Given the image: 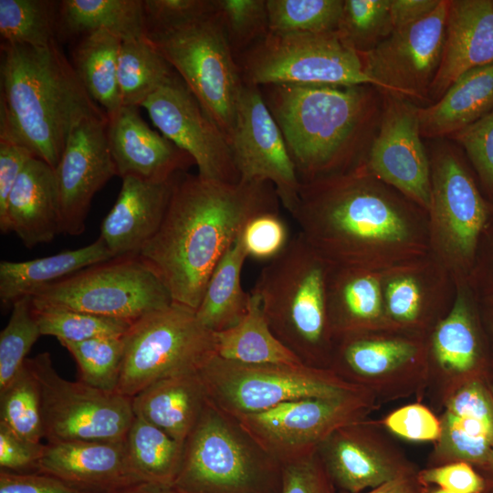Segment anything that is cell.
<instances>
[{
    "label": "cell",
    "mask_w": 493,
    "mask_h": 493,
    "mask_svg": "<svg viewBox=\"0 0 493 493\" xmlns=\"http://www.w3.org/2000/svg\"><path fill=\"white\" fill-rule=\"evenodd\" d=\"M160 132L187 152L208 181L236 184L229 142L179 77H172L142 105Z\"/></svg>",
    "instance_id": "cell-16"
},
{
    "label": "cell",
    "mask_w": 493,
    "mask_h": 493,
    "mask_svg": "<svg viewBox=\"0 0 493 493\" xmlns=\"http://www.w3.org/2000/svg\"><path fill=\"white\" fill-rule=\"evenodd\" d=\"M433 493H454V492H451V491L441 488V489H438L436 491H434Z\"/></svg>",
    "instance_id": "cell-61"
},
{
    "label": "cell",
    "mask_w": 493,
    "mask_h": 493,
    "mask_svg": "<svg viewBox=\"0 0 493 493\" xmlns=\"http://www.w3.org/2000/svg\"><path fill=\"white\" fill-rule=\"evenodd\" d=\"M41 336H53L61 343L99 337L123 336L132 322L60 308H33Z\"/></svg>",
    "instance_id": "cell-41"
},
{
    "label": "cell",
    "mask_w": 493,
    "mask_h": 493,
    "mask_svg": "<svg viewBox=\"0 0 493 493\" xmlns=\"http://www.w3.org/2000/svg\"><path fill=\"white\" fill-rule=\"evenodd\" d=\"M121 39L98 30L79 38L72 50V67L89 97L104 109L107 118L122 107L118 85Z\"/></svg>",
    "instance_id": "cell-33"
},
{
    "label": "cell",
    "mask_w": 493,
    "mask_h": 493,
    "mask_svg": "<svg viewBox=\"0 0 493 493\" xmlns=\"http://www.w3.org/2000/svg\"><path fill=\"white\" fill-rule=\"evenodd\" d=\"M147 37L230 143L245 83L215 12Z\"/></svg>",
    "instance_id": "cell-7"
},
{
    "label": "cell",
    "mask_w": 493,
    "mask_h": 493,
    "mask_svg": "<svg viewBox=\"0 0 493 493\" xmlns=\"http://www.w3.org/2000/svg\"><path fill=\"white\" fill-rule=\"evenodd\" d=\"M0 424L27 440L41 442L44 438L40 392L26 362L0 390Z\"/></svg>",
    "instance_id": "cell-40"
},
{
    "label": "cell",
    "mask_w": 493,
    "mask_h": 493,
    "mask_svg": "<svg viewBox=\"0 0 493 493\" xmlns=\"http://www.w3.org/2000/svg\"><path fill=\"white\" fill-rule=\"evenodd\" d=\"M0 81V141L27 148L53 168L79 122L107 118L58 43L44 47L2 43Z\"/></svg>",
    "instance_id": "cell-4"
},
{
    "label": "cell",
    "mask_w": 493,
    "mask_h": 493,
    "mask_svg": "<svg viewBox=\"0 0 493 493\" xmlns=\"http://www.w3.org/2000/svg\"><path fill=\"white\" fill-rule=\"evenodd\" d=\"M278 201L268 183H219L181 172L158 231L137 257L173 303L196 310L213 270L246 223L278 211Z\"/></svg>",
    "instance_id": "cell-2"
},
{
    "label": "cell",
    "mask_w": 493,
    "mask_h": 493,
    "mask_svg": "<svg viewBox=\"0 0 493 493\" xmlns=\"http://www.w3.org/2000/svg\"><path fill=\"white\" fill-rule=\"evenodd\" d=\"M449 0L425 18L393 32L374 48L358 53L378 89L413 102L431 104L429 89L441 64Z\"/></svg>",
    "instance_id": "cell-15"
},
{
    "label": "cell",
    "mask_w": 493,
    "mask_h": 493,
    "mask_svg": "<svg viewBox=\"0 0 493 493\" xmlns=\"http://www.w3.org/2000/svg\"><path fill=\"white\" fill-rule=\"evenodd\" d=\"M0 493H90L50 475L1 469Z\"/></svg>",
    "instance_id": "cell-56"
},
{
    "label": "cell",
    "mask_w": 493,
    "mask_h": 493,
    "mask_svg": "<svg viewBox=\"0 0 493 493\" xmlns=\"http://www.w3.org/2000/svg\"><path fill=\"white\" fill-rule=\"evenodd\" d=\"M208 401L233 415L258 413L302 398H332L364 390L330 369L305 364H248L212 357L199 371Z\"/></svg>",
    "instance_id": "cell-9"
},
{
    "label": "cell",
    "mask_w": 493,
    "mask_h": 493,
    "mask_svg": "<svg viewBox=\"0 0 493 493\" xmlns=\"http://www.w3.org/2000/svg\"><path fill=\"white\" fill-rule=\"evenodd\" d=\"M393 30L390 0H343L336 32L356 52L372 50Z\"/></svg>",
    "instance_id": "cell-44"
},
{
    "label": "cell",
    "mask_w": 493,
    "mask_h": 493,
    "mask_svg": "<svg viewBox=\"0 0 493 493\" xmlns=\"http://www.w3.org/2000/svg\"><path fill=\"white\" fill-rule=\"evenodd\" d=\"M360 423L335 430L317 448L330 480L341 492L361 493L407 475L377 450Z\"/></svg>",
    "instance_id": "cell-26"
},
{
    "label": "cell",
    "mask_w": 493,
    "mask_h": 493,
    "mask_svg": "<svg viewBox=\"0 0 493 493\" xmlns=\"http://www.w3.org/2000/svg\"><path fill=\"white\" fill-rule=\"evenodd\" d=\"M384 424L395 435L412 441H434L442 435L437 418L421 404L399 408L388 415Z\"/></svg>",
    "instance_id": "cell-51"
},
{
    "label": "cell",
    "mask_w": 493,
    "mask_h": 493,
    "mask_svg": "<svg viewBox=\"0 0 493 493\" xmlns=\"http://www.w3.org/2000/svg\"><path fill=\"white\" fill-rule=\"evenodd\" d=\"M261 88L301 183L362 161L378 129L383 92L372 85Z\"/></svg>",
    "instance_id": "cell-3"
},
{
    "label": "cell",
    "mask_w": 493,
    "mask_h": 493,
    "mask_svg": "<svg viewBox=\"0 0 493 493\" xmlns=\"http://www.w3.org/2000/svg\"><path fill=\"white\" fill-rule=\"evenodd\" d=\"M283 466L209 401L186 439L173 488L180 493H280Z\"/></svg>",
    "instance_id": "cell-6"
},
{
    "label": "cell",
    "mask_w": 493,
    "mask_h": 493,
    "mask_svg": "<svg viewBox=\"0 0 493 493\" xmlns=\"http://www.w3.org/2000/svg\"><path fill=\"white\" fill-rule=\"evenodd\" d=\"M108 138L118 176L153 182L170 181L194 160L173 142L151 129L136 107L122 106L108 118Z\"/></svg>",
    "instance_id": "cell-22"
},
{
    "label": "cell",
    "mask_w": 493,
    "mask_h": 493,
    "mask_svg": "<svg viewBox=\"0 0 493 493\" xmlns=\"http://www.w3.org/2000/svg\"><path fill=\"white\" fill-rule=\"evenodd\" d=\"M2 233L14 232L26 247L48 243L61 233L55 168L32 157L19 174L8 198Z\"/></svg>",
    "instance_id": "cell-25"
},
{
    "label": "cell",
    "mask_w": 493,
    "mask_h": 493,
    "mask_svg": "<svg viewBox=\"0 0 493 493\" xmlns=\"http://www.w3.org/2000/svg\"><path fill=\"white\" fill-rule=\"evenodd\" d=\"M455 280L454 302L435 325L432 349L443 369L465 373L472 371L478 362L479 341L468 288L464 279Z\"/></svg>",
    "instance_id": "cell-36"
},
{
    "label": "cell",
    "mask_w": 493,
    "mask_h": 493,
    "mask_svg": "<svg viewBox=\"0 0 493 493\" xmlns=\"http://www.w3.org/2000/svg\"><path fill=\"white\" fill-rule=\"evenodd\" d=\"M40 336L31 297L15 301L8 322L0 332V390L24 367L27 353Z\"/></svg>",
    "instance_id": "cell-45"
},
{
    "label": "cell",
    "mask_w": 493,
    "mask_h": 493,
    "mask_svg": "<svg viewBox=\"0 0 493 493\" xmlns=\"http://www.w3.org/2000/svg\"><path fill=\"white\" fill-rule=\"evenodd\" d=\"M108 118L90 117L71 131L55 168L61 233L79 236L95 194L117 173L108 138Z\"/></svg>",
    "instance_id": "cell-19"
},
{
    "label": "cell",
    "mask_w": 493,
    "mask_h": 493,
    "mask_svg": "<svg viewBox=\"0 0 493 493\" xmlns=\"http://www.w3.org/2000/svg\"><path fill=\"white\" fill-rule=\"evenodd\" d=\"M449 138L465 150L483 185L493 192V110Z\"/></svg>",
    "instance_id": "cell-48"
},
{
    "label": "cell",
    "mask_w": 493,
    "mask_h": 493,
    "mask_svg": "<svg viewBox=\"0 0 493 493\" xmlns=\"http://www.w3.org/2000/svg\"><path fill=\"white\" fill-rule=\"evenodd\" d=\"M215 7L236 57L269 32L267 0H215Z\"/></svg>",
    "instance_id": "cell-46"
},
{
    "label": "cell",
    "mask_w": 493,
    "mask_h": 493,
    "mask_svg": "<svg viewBox=\"0 0 493 493\" xmlns=\"http://www.w3.org/2000/svg\"><path fill=\"white\" fill-rule=\"evenodd\" d=\"M240 236L247 257L267 261L280 254L290 240L288 226L278 211L252 217Z\"/></svg>",
    "instance_id": "cell-47"
},
{
    "label": "cell",
    "mask_w": 493,
    "mask_h": 493,
    "mask_svg": "<svg viewBox=\"0 0 493 493\" xmlns=\"http://www.w3.org/2000/svg\"><path fill=\"white\" fill-rule=\"evenodd\" d=\"M421 351V345L410 339L351 333L335 339L329 369L343 380L375 377L414 362Z\"/></svg>",
    "instance_id": "cell-31"
},
{
    "label": "cell",
    "mask_w": 493,
    "mask_h": 493,
    "mask_svg": "<svg viewBox=\"0 0 493 493\" xmlns=\"http://www.w3.org/2000/svg\"><path fill=\"white\" fill-rule=\"evenodd\" d=\"M37 472L90 493H120L144 483L131 467L124 441L47 443Z\"/></svg>",
    "instance_id": "cell-20"
},
{
    "label": "cell",
    "mask_w": 493,
    "mask_h": 493,
    "mask_svg": "<svg viewBox=\"0 0 493 493\" xmlns=\"http://www.w3.org/2000/svg\"><path fill=\"white\" fill-rule=\"evenodd\" d=\"M61 345L77 363L79 381L102 391L117 392L124 354L123 336L99 337Z\"/></svg>",
    "instance_id": "cell-43"
},
{
    "label": "cell",
    "mask_w": 493,
    "mask_h": 493,
    "mask_svg": "<svg viewBox=\"0 0 493 493\" xmlns=\"http://www.w3.org/2000/svg\"><path fill=\"white\" fill-rule=\"evenodd\" d=\"M385 314L394 328L423 324L428 315L449 310L456 295V280L431 253L382 270Z\"/></svg>",
    "instance_id": "cell-21"
},
{
    "label": "cell",
    "mask_w": 493,
    "mask_h": 493,
    "mask_svg": "<svg viewBox=\"0 0 493 493\" xmlns=\"http://www.w3.org/2000/svg\"><path fill=\"white\" fill-rule=\"evenodd\" d=\"M291 215L299 234L332 266L384 270L430 253L427 212L362 161L301 183Z\"/></svg>",
    "instance_id": "cell-1"
},
{
    "label": "cell",
    "mask_w": 493,
    "mask_h": 493,
    "mask_svg": "<svg viewBox=\"0 0 493 493\" xmlns=\"http://www.w3.org/2000/svg\"><path fill=\"white\" fill-rule=\"evenodd\" d=\"M230 146L239 182L272 184L279 202L291 214L301 182L259 87L244 84Z\"/></svg>",
    "instance_id": "cell-17"
},
{
    "label": "cell",
    "mask_w": 493,
    "mask_h": 493,
    "mask_svg": "<svg viewBox=\"0 0 493 493\" xmlns=\"http://www.w3.org/2000/svg\"><path fill=\"white\" fill-rule=\"evenodd\" d=\"M442 445L454 457L491 469L493 440L475 436L446 424L442 425Z\"/></svg>",
    "instance_id": "cell-53"
},
{
    "label": "cell",
    "mask_w": 493,
    "mask_h": 493,
    "mask_svg": "<svg viewBox=\"0 0 493 493\" xmlns=\"http://www.w3.org/2000/svg\"><path fill=\"white\" fill-rule=\"evenodd\" d=\"M121 180L118 198L103 219L100 235L114 258L138 256L156 234L167 211L174 178L153 182L126 176Z\"/></svg>",
    "instance_id": "cell-23"
},
{
    "label": "cell",
    "mask_w": 493,
    "mask_h": 493,
    "mask_svg": "<svg viewBox=\"0 0 493 493\" xmlns=\"http://www.w3.org/2000/svg\"><path fill=\"white\" fill-rule=\"evenodd\" d=\"M123 340L117 392L130 398L158 381L197 372L216 355L215 332L175 303L134 321Z\"/></svg>",
    "instance_id": "cell-8"
},
{
    "label": "cell",
    "mask_w": 493,
    "mask_h": 493,
    "mask_svg": "<svg viewBox=\"0 0 493 493\" xmlns=\"http://www.w3.org/2000/svg\"><path fill=\"white\" fill-rule=\"evenodd\" d=\"M33 308H60L134 322L173 303L157 276L137 257H116L47 285Z\"/></svg>",
    "instance_id": "cell-11"
},
{
    "label": "cell",
    "mask_w": 493,
    "mask_h": 493,
    "mask_svg": "<svg viewBox=\"0 0 493 493\" xmlns=\"http://www.w3.org/2000/svg\"><path fill=\"white\" fill-rule=\"evenodd\" d=\"M418 108L409 100L383 93L378 129L362 162L378 179L427 212L431 165L422 141Z\"/></svg>",
    "instance_id": "cell-18"
},
{
    "label": "cell",
    "mask_w": 493,
    "mask_h": 493,
    "mask_svg": "<svg viewBox=\"0 0 493 493\" xmlns=\"http://www.w3.org/2000/svg\"><path fill=\"white\" fill-rule=\"evenodd\" d=\"M245 84L377 86L364 72L358 52L336 31L268 32L236 59Z\"/></svg>",
    "instance_id": "cell-10"
},
{
    "label": "cell",
    "mask_w": 493,
    "mask_h": 493,
    "mask_svg": "<svg viewBox=\"0 0 493 493\" xmlns=\"http://www.w3.org/2000/svg\"><path fill=\"white\" fill-rule=\"evenodd\" d=\"M106 30L121 41L147 37L142 0L59 1L58 41Z\"/></svg>",
    "instance_id": "cell-32"
},
{
    "label": "cell",
    "mask_w": 493,
    "mask_h": 493,
    "mask_svg": "<svg viewBox=\"0 0 493 493\" xmlns=\"http://www.w3.org/2000/svg\"><path fill=\"white\" fill-rule=\"evenodd\" d=\"M114 258L99 236L93 243L74 250L26 261L0 262V300L12 306L40 288L90 266Z\"/></svg>",
    "instance_id": "cell-30"
},
{
    "label": "cell",
    "mask_w": 493,
    "mask_h": 493,
    "mask_svg": "<svg viewBox=\"0 0 493 493\" xmlns=\"http://www.w3.org/2000/svg\"><path fill=\"white\" fill-rule=\"evenodd\" d=\"M365 493H416V491L414 483L407 474L386 482Z\"/></svg>",
    "instance_id": "cell-59"
},
{
    "label": "cell",
    "mask_w": 493,
    "mask_h": 493,
    "mask_svg": "<svg viewBox=\"0 0 493 493\" xmlns=\"http://www.w3.org/2000/svg\"><path fill=\"white\" fill-rule=\"evenodd\" d=\"M248 310L235 326L215 332L216 355L248 364H304L272 332L260 300L250 292Z\"/></svg>",
    "instance_id": "cell-35"
},
{
    "label": "cell",
    "mask_w": 493,
    "mask_h": 493,
    "mask_svg": "<svg viewBox=\"0 0 493 493\" xmlns=\"http://www.w3.org/2000/svg\"><path fill=\"white\" fill-rule=\"evenodd\" d=\"M172 68L147 37L122 41L118 60L122 106H142L172 77Z\"/></svg>",
    "instance_id": "cell-38"
},
{
    "label": "cell",
    "mask_w": 493,
    "mask_h": 493,
    "mask_svg": "<svg viewBox=\"0 0 493 493\" xmlns=\"http://www.w3.org/2000/svg\"><path fill=\"white\" fill-rule=\"evenodd\" d=\"M280 493H336L317 451L283 465Z\"/></svg>",
    "instance_id": "cell-50"
},
{
    "label": "cell",
    "mask_w": 493,
    "mask_h": 493,
    "mask_svg": "<svg viewBox=\"0 0 493 493\" xmlns=\"http://www.w3.org/2000/svg\"><path fill=\"white\" fill-rule=\"evenodd\" d=\"M330 264L298 234L261 269L250 292L274 335L305 365L329 369L335 339L327 307Z\"/></svg>",
    "instance_id": "cell-5"
},
{
    "label": "cell",
    "mask_w": 493,
    "mask_h": 493,
    "mask_svg": "<svg viewBox=\"0 0 493 493\" xmlns=\"http://www.w3.org/2000/svg\"><path fill=\"white\" fill-rule=\"evenodd\" d=\"M493 110V64L460 76L434 103L419 106L422 137H450Z\"/></svg>",
    "instance_id": "cell-29"
},
{
    "label": "cell",
    "mask_w": 493,
    "mask_h": 493,
    "mask_svg": "<svg viewBox=\"0 0 493 493\" xmlns=\"http://www.w3.org/2000/svg\"><path fill=\"white\" fill-rule=\"evenodd\" d=\"M327 307L334 339L377 327L395 329L384 310L382 270L330 265Z\"/></svg>",
    "instance_id": "cell-27"
},
{
    "label": "cell",
    "mask_w": 493,
    "mask_h": 493,
    "mask_svg": "<svg viewBox=\"0 0 493 493\" xmlns=\"http://www.w3.org/2000/svg\"><path fill=\"white\" fill-rule=\"evenodd\" d=\"M240 235L213 270L195 310L199 320L213 332L235 326L248 310L250 293L241 284L247 255Z\"/></svg>",
    "instance_id": "cell-34"
},
{
    "label": "cell",
    "mask_w": 493,
    "mask_h": 493,
    "mask_svg": "<svg viewBox=\"0 0 493 493\" xmlns=\"http://www.w3.org/2000/svg\"><path fill=\"white\" fill-rule=\"evenodd\" d=\"M493 64V0H449L445 47L429 89L438 100L463 74Z\"/></svg>",
    "instance_id": "cell-24"
},
{
    "label": "cell",
    "mask_w": 493,
    "mask_h": 493,
    "mask_svg": "<svg viewBox=\"0 0 493 493\" xmlns=\"http://www.w3.org/2000/svg\"><path fill=\"white\" fill-rule=\"evenodd\" d=\"M367 408L368 399L362 390L340 397L292 400L235 417L283 466L316 452L335 430L361 422Z\"/></svg>",
    "instance_id": "cell-14"
},
{
    "label": "cell",
    "mask_w": 493,
    "mask_h": 493,
    "mask_svg": "<svg viewBox=\"0 0 493 493\" xmlns=\"http://www.w3.org/2000/svg\"><path fill=\"white\" fill-rule=\"evenodd\" d=\"M490 393H491V396H492V400H493V386H491V388H490ZM490 471L493 472V466H492Z\"/></svg>",
    "instance_id": "cell-62"
},
{
    "label": "cell",
    "mask_w": 493,
    "mask_h": 493,
    "mask_svg": "<svg viewBox=\"0 0 493 493\" xmlns=\"http://www.w3.org/2000/svg\"><path fill=\"white\" fill-rule=\"evenodd\" d=\"M26 365L38 384L47 443L125 440L134 419L131 398L62 378L47 351Z\"/></svg>",
    "instance_id": "cell-13"
},
{
    "label": "cell",
    "mask_w": 493,
    "mask_h": 493,
    "mask_svg": "<svg viewBox=\"0 0 493 493\" xmlns=\"http://www.w3.org/2000/svg\"><path fill=\"white\" fill-rule=\"evenodd\" d=\"M46 445L25 439L0 424V467L1 469L26 473L37 471L38 463Z\"/></svg>",
    "instance_id": "cell-52"
},
{
    "label": "cell",
    "mask_w": 493,
    "mask_h": 493,
    "mask_svg": "<svg viewBox=\"0 0 493 493\" xmlns=\"http://www.w3.org/2000/svg\"><path fill=\"white\" fill-rule=\"evenodd\" d=\"M208 403L198 372L152 383L131 398L132 411L184 444Z\"/></svg>",
    "instance_id": "cell-28"
},
{
    "label": "cell",
    "mask_w": 493,
    "mask_h": 493,
    "mask_svg": "<svg viewBox=\"0 0 493 493\" xmlns=\"http://www.w3.org/2000/svg\"><path fill=\"white\" fill-rule=\"evenodd\" d=\"M420 477L454 493H482L485 489L484 479L464 461L425 470Z\"/></svg>",
    "instance_id": "cell-54"
},
{
    "label": "cell",
    "mask_w": 493,
    "mask_h": 493,
    "mask_svg": "<svg viewBox=\"0 0 493 493\" xmlns=\"http://www.w3.org/2000/svg\"><path fill=\"white\" fill-rule=\"evenodd\" d=\"M147 33L179 26L215 12V0H142Z\"/></svg>",
    "instance_id": "cell-49"
},
{
    "label": "cell",
    "mask_w": 493,
    "mask_h": 493,
    "mask_svg": "<svg viewBox=\"0 0 493 493\" xmlns=\"http://www.w3.org/2000/svg\"><path fill=\"white\" fill-rule=\"evenodd\" d=\"M450 414L470 417L493 426V400L490 391L478 381H472L460 388L447 405Z\"/></svg>",
    "instance_id": "cell-55"
},
{
    "label": "cell",
    "mask_w": 493,
    "mask_h": 493,
    "mask_svg": "<svg viewBox=\"0 0 493 493\" xmlns=\"http://www.w3.org/2000/svg\"><path fill=\"white\" fill-rule=\"evenodd\" d=\"M441 0H390L393 29L414 24L432 14Z\"/></svg>",
    "instance_id": "cell-58"
},
{
    "label": "cell",
    "mask_w": 493,
    "mask_h": 493,
    "mask_svg": "<svg viewBox=\"0 0 493 493\" xmlns=\"http://www.w3.org/2000/svg\"><path fill=\"white\" fill-rule=\"evenodd\" d=\"M124 444L131 467L144 483L173 487L184 444L135 415Z\"/></svg>",
    "instance_id": "cell-37"
},
{
    "label": "cell",
    "mask_w": 493,
    "mask_h": 493,
    "mask_svg": "<svg viewBox=\"0 0 493 493\" xmlns=\"http://www.w3.org/2000/svg\"><path fill=\"white\" fill-rule=\"evenodd\" d=\"M342 6L343 0H267L269 32L336 31Z\"/></svg>",
    "instance_id": "cell-42"
},
{
    "label": "cell",
    "mask_w": 493,
    "mask_h": 493,
    "mask_svg": "<svg viewBox=\"0 0 493 493\" xmlns=\"http://www.w3.org/2000/svg\"><path fill=\"white\" fill-rule=\"evenodd\" d=\"M120 493H180L173 487L152 484L141 483L129 488Z\"/></svg>",
    "instance_id": "cell-60"
},
{
    "label": "cell",
    "mask_w": 493,
    "mask_h": 493,
    "mask_svg": "<svg viewBox=\"0 0 493 493\" xmlns=\"http://www.w3.org/2000/svg\"><path fill=\"white\" fill-rule=\"evenodd\" d=\"M34 156L20 144L0 141V226L5 219L10 193L22 170Z\"/></svg>",
    "instance_id": "cell-57"
},
{
    "label": "cell",
    "mask_w": 493,
    "mask_h": 493,
    "mask_svg": "<svg viewBox=\"0 0 493 493\" xmlns=\"http://www.w3.org/2000/svg\"><path fill=\"white\" fill-rule=\"evenodd\" d=\"M59 1L0 0L2 43L37 47L58 43Z\"/></svg>",
    "instance_id": "cell-39"
},
{
    "label": "cell",
    "mask_w": 493,
    "mask_h": 493,
    "mask_svg": "<svg viewBox=\"0 0 493 493\" xmlns=\"http://www.w3.org/2000/svg\"><path fill=\"white\" fill-rule=\"evenodd\" d=\"M430 165V253L455 279H464L474 261L489 208L463 160L451 146H437Z\"/></svg>",
    "instance_id": "cell-12"
}]
</instances>
